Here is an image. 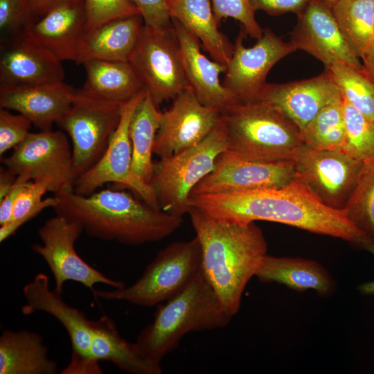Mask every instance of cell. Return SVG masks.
Listing matches in <instances>:
<instances>
[{
    "label": "cell",
    "instance_id": "obj_1",
    "mask_svg": "<svg viewBox=\"0 0 374 374\" xmlns=\"http://www.w3.org/2000/svg\"><path fill=\"white\" fill-rule=\"evenodd\" d=\"M190 206L217 220L281 223L363 247L373 241L343 209L323 204L297 177L283 187L191 195Z\"/></svg>",
    "mask_w": 374,
    "mask_h": 374
},
{
    "label": "cell",
    "instance_id": "obj_2",
    "mask_svg": "<svg viewBox=\"0 0 374 374\" xmlns=\"http://www.w3.org/2000/svg\"><path fill=\"white\" fill-rule=\"evenodd\" d=\"M188 214L202 251V271L231 316L239 310L246 285L267 255V242L255 222L213 218L190 207Z\"/></svg>",
    "mask_w": 374,
    "mask_h": 374
},
{
    "label": "cell",
    "instance_id": "obj_3",
    "mask_svg": "<svg viewBox=\"0 0 374 374\" xmlns=\"http://www.w3.org/2000/svg\"><path fill=\"white\" fill-rule=\"evenodd\" d=\"M57 215L81 224L89 236L137 246L161 240L176 231L183 216L157 209L126 191L106 188L89 195H55Z\"/></svg>",
    "mask_w": 374,
    "mask_h": 374
},
{
    "label": "cell",
    "instance_id": "obj_4",
    "mask_svg": "<svg viewBox=\"0 0 374 374\" xmlns=\"http://www.w3.org/2000/svg\"><path fill=\"white\" fill-rule=\"evenodd\" d=\"M231 318L202 270L157 307L152 321L140 332L135 343L148 358L161 364L185 335L226 327Z\"/></svg>",
    "mask_w": 374,
    "mask_h": 374
},
{
    "label": "cell",
    "instance_id": "obj_5",
    "mask_svg": "<svg viewBox=\"0 0 374 374\" xmlns=\"http://www.w3.org/2000/svg\"><path fill=\"white\" fill-rule=\"evenodd\" d=\"M227 150L258 161H294L304 143L299 128L271 104L237 102L222 113Z\"/></svg>",
    "mask_w": 374,
    "mask_h": 374
},
{
    "label": "cell",
    "instance_id": "obj_6",
    "mask_svg": "<svg viewBox=\"0 0 374 374\" xmlns=\"http://www.w3.org/2000/svg\"><path fill=\"white\" fill-rule=\"evenodd\" d=\"M202 270L201 247L195 237L187 241L173 242L159 251L131 285L109 291L95 289L92 294L104 300L152 307L177 294Z\"/></svg>",
    "mask_w": 374,
    "mask_h": 374
},
{
    "label": "cell",
    "instance_id": "obj_7",
    "mask_svg": "<svg viewBox=\"0 0 374 374\" xmlns=\"http://www.w3.org/2000/svg\"><path fill=\"white\" fill-rule=\"evenodd\" d=\"M226 130L222 123L197 145L154 163L150 185L161 210L183 216L188 214L194 188L214 167L227 150Z\"/></svg>",
    "mask_w": 374,
    "mask_h": 374
},
{
    "label": "cell",
    "instance_id": "obj_8",
    "mask_svg": "<svg viewBox=\"0 0 374 374\" xmlns=\"http://www.w3.org/2000/svg\"><path fill=\"white\" fill-rule=\"evenodd\" d=\"M122 105L76 89L69 109L56 124L71 140L75 180L104 154L119 123Z\"/></svg>",
    "mask_w": 374,
    "mask_h": 374
},
{
    "label": "cell",
    "instance_id": "obj_9",
    "mask_svg": "<svg viewBox=\"0 0 374 374\" xmlns=\"http://www.w3.org/2000/svg\"><path fill=\"white\" fill-rule=\"evenodd\" d=\"M1 159L20 181H48L54 195L73 191V151L64 131L30 132L10 156Z\"/></svg>",
    "mask_w": 374,
    "mask_h": 374
},
{
    "label": "cell",
    "instance_id": "obj_10",
    "mask_svg": "<svg viewBox=\"0 0 374 374\" xmlns=\"http://www.w3.org/2000/svg\"><path fill=\"white\" fill-rule=\"evenodd\" d=\"M128 61L158 107L188 87L173 26L156 29L144 24Z\"/></svg>",
    "mask_w": 374,
    "mask_h": 374
},
{
    "label": "cell",
    "instance_id": "obj_11",
    "mask_svg": "<svg viewBox=\"0 0 374 374\" xmlns=\"http://www.w3.org/2000/svg\"><path fill=\"white\" fill-rule=\"evenodd\" d=\"M83 231L78 222L57 214L47 220L38 231L42 244H34L32 249L44 260L51 271L54 290L62 294L68 280L82 284L92 293L98 283L114 289L125 286L122 281L106 276L78 254L75 243Z\"/></svg>",
    "mask_w": 374,
    "mask_h": 374
},
{
    "label": "cell",
    "instance_id": "obj_12",
    "mask_svg": "<svg viewBox=\"0 0 374 374\" xmlns=\"http://www.w3.org/2000/svg\"><path fill=\"white\" fill-rule=\"evenodd\" d=\"M245 35L242 30L233 44L222 81L238 102L260 100L269 71L278 61L296 51L290 41H284L269 28L263 29L262 37L251 47L243 44Z\"/></svg>",
    "mask_w": 374,
    "mask_h": 374
},
{
    "label": "cell",
    "instance_id": "obj_13",
    "mask_svg": "<svg viewBox=\"0 0 374 374\" xmlns=\"http://www.w3.org/2000/svg\"><path fill=\"white\" fill-rule=\"evenodd\" d=\"M26 303L21 312L28 316L37 311L45 312L55 317L65 328L70 338L72 355L62 374H99L102 370L99 362L91 357L92 320L84 313L68 305L62 294L49 285L48 277L43 274H37L23 288Z\"/></svg>",
    "mask_w": 374,
    "mask_h": 374
},
{
    "label": "cell",
    "instance_id": "obj_14",
    "mask_svg": "<svg viewBox=\"0 0 374 374\" xmlns=\"http://www.w3.org/2000/svg\"><path fill=\"white\" fill-rule=\"evenodd\" d=\"M296 177L326 205L342 209L353 190L362 162L343 151L303 145L294 160Z\"/></svg>",
    "mask_w": 374,
    "mask_h": 374
},
{
    "label": "cell",
    "instance_id": "obj_15",
    "mask_svg": "<svg viewBox=\"0 0 374 374\" xmlns=\"http://www.w3.org/2000/svg\"><path fill=\"white\" fill-rule=\"evenodd\" d=\"M161 112L153 153L163 159L192 148L206 138L221 123L222 114L203 105L190 87Z\"/></svg>",
    "mask_w": 374,
    "mask_h": 374
},
{
    "label": "cell",
    "instance_id": "obj_16",
    "mask_svg": "<svg viewBox=\"0 0 374 374\" xmlns=\"http://www.w3.org/2000/svg\"><path fill=\"white\" fill-rule=\"evenodd\" d=\"M295 177L294 161L252 160L226 150L191 195L280 188Z\"/></svg>",
    "mask_w": 374,
    "mask_h": 374
},
{
    "label": "cell",
    "instance_id": "obj_17",
    "mask_svg": "<svg viewBox=\"0 0 374 374\" xmlns=\"http://www.w3.org/2000/svg\"><path fill=\"white\" fill-rule=\"evenodd\" d=\"M290 33L296 50L310 54L326 67L343 62L363 70L362 62L346 39L332 8L322 0H310Z\"/></svg>",
    "mask_w": 374,
    "mask_h": 374
},
{
    "label": "cell",
    "instance_id": "obj_18",
    "mask_svg": "<svg viewBox=\"0 0 374 374\" xmlns=\"http://www.w3.org/2000/svg\"><path fill=\"white\" fill-rule=\"evenodd\" d=\"M62 61L24 33L1 40L0 87L64 82Z\"/></svg>",
    "mask_w": 374,
    "mask_h": 374
},
{
    "label": "cell",
    "instance_id": "obj_19",
    "mask_svg": "<svg viewBox=\"0 0 374 374\" xmlns=\"http://www.w3.org/2000/svg\"><path fill=\"white\" fill-rule=\"evenodd\" d=\"M146 93L145 88L124 103L121 118L109 144L99 161L75 180L73 191L89 195L106 184L132 188V147L130 127L132 116Z\"/></svg>",
    "mask_w": 374,
    "mask_h": 374
},
{
    "label": "cell",
    "instance_id": "obj_20",
    "mask_svg": "<svg viewBox=\"0 0 374 374\" xmlns=\"http://www.w3.org/2000/svg\"><path fill=\"white\" fill-rule=\"evenodd\" d=\"M341 99V93L326 69L308 79L267 83L260 96V100L282 112L300 131L323 108Z\"/></svg>",
    "mask_w": 374,
    "mask_h": 374
},
{
    "label": "cell",
    "instance_id": "obj_21",
    "mask_svg": "<svg viewBox=\"0 0 374 374\" xmlns=\"http://www.w3.org/2000/svg\"><path fill=\"white\" fill-rule=\"evenodd\" d=\"M172 21L188 87L203 105L223 113L238 102L220 80L226 66L206 57L198 39L177 20Z\"/></svg>",
    "mask_w": 374,
    "mask_h": 374
},
{
    "label": "cell",
    "instance_id": "obj_22",
    "mask_svg": "<svg viewBox=\"0 0 374 374\" xmlns=\"http://www.w3.org/2000/svg\"><path fill=\"white\" fill-rule=\"evenodd\" d=\"M85 32L84 0H66L39 18L24 34L62 62H75Z\"/></svg>",
    "mask_w": 374,
    "mask_h": 374
},
{
    "label": "cell",
    "instance_id": "obj_23",
    "mask_svg": "<svg viewBox=\"0 0 374 374\" xmlns=\"http://www.w3.org/2000/svg\"><path fill=\"white\" fill-rule=\"evenodd\" d=\"M76 89L62 82L53 84L1 87L0 106L28 118L40 131L51 130L69 109Z\"/></svg>",
    "mask_w": 374,
    "mask_h": 374
},
{
    "label": "cell",
    "instance_id": "obj_24",
    "mask_svg": "<svg viewBox=\"0 0 374 374\" xmlns=\"http://www.w3.org/2000/svg\"><path fill=\"white\" fill-rule=\"evenodd\" d=\"M161 112L146 90L132 118L130 135L132 147L131 190L142 200L160 209L155 195L150 185L154 162L153 146L160 125Z\"/></svg>",
    "mask_w": 374,
    "mask_h": 374
},
{
    "label": "cell",
    "instance_id": "obj_25",
    "mask_svg": "<svg viewBox=\"0 0 374 374\" xmlns=\"http://www.w3.org/2000/svg\"><path fill=\"white\" fill-rule=\"evenodd\" d=\"M143 20L140 14L118 18L86 31L76 64L92 60L128 61L139 39Z\"/></svg>",
    "mask_w": 374,
    "mask_h": 374
},
{
    "label": "cell",
    "instance_id": "obj_26",
    "mask_svg": "<svg viewBox=\"0 0 374 374\" xmlns=\"http://www.w3.org/2000/svg\"><path fill=\"white\" fill-rule=\"evenodd\" d=\"M90 353L96 362H110L129 373H162L161 364L148 358L136 343H130L121 337L114 322L105 315L92 321Z\"/></svg>",
    "mask_w": 374,
    "mask_h": 374
},
{
    "label": "cell",
    "instance_id": "obj_27",
    "mask_svg": "<svg viewBox=\"0 0 374 374\" xmlns=\"http://www.w3.org/2000/svg\"><path fill=\"white\" fill-rule=\"evenodd\" d=\"M256 276L262 283H277L299 292L312 290L323 297L335 290V283L325 267L301 258L266 255Z\"/></svg>",
    "mask_w": 374,
    "mask_h": 374
},
{
    "label": "cell",
    "instance_id": "obj_28",
    "mask_svg": "<svg viewBox=\"0 0 374 374\" xmlns=\"http://www.w3.org/2000/svg\"><path fill=\"white\" fill-rule=\"evenodd\" d=\"M172 19L193 35L216 62L226 65L233 44L219 30L210 0H168Z\"/></svg>",
    "mask_w": 374,
    "mask_h": 374
},
{
    "label": "cell",
    "instance_id": "obj_29",
    "mask_svg": "<svg viewBox=\"0 0 374 374\" xmlns=\"http://www.w3.org/2000/svg\"><path fill=\"white\" fill-rule=\"evenodd\" d=\"M42 337L29 330H4L0 337V374H55Z\"/></svg>",
    "mask_w": 374,
    "mask_h": 374
},
{
    "label": "cell",
    "instance_id": "obj_30",
    "mask_svg": "<svg viewBox=\"0 0 374 374\" xmlns=\"http://www.w3.org/2000/svg\"><path fill=\"white\" fill-rule=\"evenodd\" d=\"M85 92L100 99L123 105L145 87L129 61L92 60L82 64Z\"/></svg>",
    "mask_w": 374,
    "mask_h": 374
},
{
    "label": "cell",
    "instance_id": "obj_31",
    "mask_svg": "<svg viewBox=\"0 0 374 374\" xmlns=\"http://www.w3.org/2000/svg\"><path fill=\"white\" fill-rule=\"evenodd\" d=\"M331 8L348 44L362 60L374 48V0H337Z\"/></svg>",
    "mask_w": 374,
    "mask_h": 374
},
{
    "label": "cell",
    "instance_id": "obj_32",
    "mask_svg": "<svg viewBox=\"0 0 374 374\" xmlns=\"http://www.w3.org/2000/svg\"><path fill=\"white\" fill-rule=\"evenodd\" d=\"M303 143L314 149L343 151L345 140L344 100L323 108L301 130Z\"/></svg>",
    "mask_w": 374,
    "mask_h": 374
},
{
    "label": "cell",
    "instance_id": "obj_33",
    "mask_svg": "<svg viewBox=\"0 0 374 374\" xmlns=\"http://www.w3.org/2000/svg\"><path fill=\"white\" fill-rule=\"evenodd\" d=\"M342 209L347 218L374 241V157L363 161L355 187Z\"/></svg>",
    "mask_w": 374,
    "mask_h": 374
},
{
    "label": "cell",
    "instance_id": "obj_34",
    "mask_svg": "<svg viewBox=\"0 0 374 374\" xmlns=\"http://www.w3.org/2000/svg\"><path fill=\"white\" fill-rule=\"evenodd\" d=\"M342 98L368 118L374 121V83L364 73L343 62L326 67Z\"/></svg>",
    "mask_w": 374,
    "mask_h": 374
},
{
    "label": "cell",
    "instance_id": "obj_35",
    "mask_svg": "<svg viewBox=\"0 0 374 374\" xmlns=\"http://www.w3.org/2000/svg\"><path fill=\"white\" fill-rule=\"evenodd\" d=\"M48 191H51V184L48 181H32L24 187L15 201L10 220L1 226V242L45 208H53L56 206L59 198L55 195L43 199Z\"/></svg>",
    "mask_w": 374,
    "mask_h": 374
},
{
    "label": "cell",
    "instance_id": "obj_36",
    "mask_svg": "<svg viewBox=\"0 0 374 374\" xmlns=\"http://www.w3.org/2000/svg\"><path fill=\"white\" fill-rule=\"evenodd\" d=\"M345 140L343 152L364 161L374 157V121L344 98Z\"/></svg>",
    "mask_w": 374,
    "mask_h": 374
},
{
    "label": "cell",
    "instance_id": "obj_37",
    "mask_svg": "<svg viewBox=\"0 0 374 374\" xmlns=\"http://www.w3.org/2000/svg\"><path fill=\"white\" fill-rule=\"evenodd\" d=\"M218 26L223 19L231 17L243 26L246 35L256 39L260 38L263 29L255 17L256 11L251 0H210Z\"/></svg>",
    "mask_w": 374,
    "mask_h": 374
},
{
    "label": "cell",
    "instance_id": "obj_38",
    "mask_svg": "<svg viewBox=\"0 0 374 374\" xmlns=\"http://www.w3.org/2000/svg\"><path fill=\"white\" fill-rule=\"evenodd\" d=\"M37 19L28 0H0L1 39L23 34Z\"/></svg>",
    "mask_w": 374,
    "mask_h": 374
},
{
    "label": "cell",
    "instance_id": "obj_39",
    "mask_svg": "<svg viewBox=\"0 0 374 374\" xmlns=\"http://www.w3.org/2000/svg\"><path fill=\"white\" fill-rule=\"evenodd\" d=\"M86 31L111 20L140 14L130 0H84Z\"/></svg>",
    "mask_w": 374,
    "mask_h": 374
},
{
    "label": "cell",
    "instance_id": "obj_40",
    "mask_svg": "<svg viewBox=\"0 0 374 374\" xmlns=\"http://www.w3.org/2000/svg\"><path fill=\"white\" fill-rule=\"evenodd\" d=\"M32 123L24 115L0 109V157L23 142L30 133Z\"/></svg>",
    "mask_w": 374,
    "mask_h": 374
},
{
    "label": "cell",
    "instance_id": "obj_41",
    "mask_svg": "<svg viewBox=\"0 0 374 374\" xmlns=\"http://www.w3.org/2000/svg\"><path fill=\"white\" fill-rule=\"evenodd\" d=\"M137 8L144 24L156 29L172 27L168 0H130Z\"/></svg>",
    "mask_w": 374,
    "mask_h": 374
},
{
    "label": "cell",
    "instance_id": "obj_42",
    "mask_svg": "<svg viewBox=\"0 0 374 374\" xmlns=\"http://www.w3.org/2000/svg\"><path fill=\"white\" fill-rule=\"evenodd\" d=\"M310 0H251L256 10H263L270 15H280L287 12L299 15Z\"/></svg>",
    "mask_w": 374,
    "mask_h": 374
},
{
    "label": "cell",
    "instance_id": "obj_43",
    "mask_svg": "<svg viewBox=\"0 0 374 374\" xmlns=\"http://www.w3.org/2000/svg\"><path fill=\"white\" fill-rule=\"evenodd\" d=\"M28 183H24L16 179V181L12 187L0 200L1 226L6 224L10 220L12 214L13 207L17 196Z\"/></svg>",
    "mask_w": 374,
    "mask_h": 374
},
{
    "label": "cell",
    "instance_id": "obj_44",
    "mask_svg": "<svg viewBox=\"0 0 374 374\" xmlns=\"http://www.w3.org/2000/svg\"><path fill=\"white\" fill-rule=\"evenodd\" d=\"M34 16L39 19L66 0H28Z\"/></svg>",
    "mask_w": 374,
    "mask_h": 374
},
{
    "label": "cell",
    "instance_id": "obj_45",
    "mask_svg": "<svg viewBox=\"0 0 374 374\" xmlns=\"http://www.w3.org/2000/svg\"><path fill=\"white\" fill-rule=\"evenodd\" d=\"M17 176L8 168L3 167L0 171V200L15 184Z\"/></svg>",
    "mask_w": 374,
    "mask_h": 374
},
{
    "label": "cell",
    "instance_id": "obj_46",
    "mask_svg": "<svg viewBox=\"0 0 374 374\" xmlns=\"http://www.w3.org/2000/svg\"><path fill=\"white\" fill-rule=\"evenodd\" d=\"M364 73L374 83V48L362 59Z\"/></svg>",
    "mask_w": 374,
    "mask_h": 374
},
{
    "label": "cell",
    "instance_id": "obj_47",
    "mask_svg": "<svg viewBox=\"0 0 374 374\" xmlns=\"http://www.w3.org/2000/svg\"><path fill=\"white\" fill-rule=\"evenodd\" d=\"M364 249H366L374 255V242H370L363 246ZM359 290L365 294H374V280L364 283L360 285Z\"/></svg>",
    "mask_w": 374,
    "mask_h": 374
},
{
    "label": "cell",
    "instance_id": "obj_48",
    "mask_svg": "<svg viewBox=\"0 0 374 374\" xmlns=\"http://www.w3.org/2000/svg\"><path fill=\"white\" fill-rule=\"evenodd\" d=\"M329 6L332 7L337 0H322Z\"/></svg>",
    "mask_w": 374,
    "mask_h": 374
}]
</instances>
